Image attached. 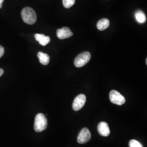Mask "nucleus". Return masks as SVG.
I'll return each mask as SVG.
<instances>
[{
	"instance_id": "4468645a",
	"label": "nucleus",
	"mask_w": 147,
	"mask_h": 147,
	"mask_svg": "<svg viewBox=\"0 0 147 147\" xmlns=\"http://www.w3.org/2000/svg\"><path fill=\"white\" fill-rule=\"evenodd\" d=\"M129 147H143V145L140 142L135 140H131L129 143Z\"/></svg>"
},
{
	"instance_id": "423d86ee",
	"label": "nucleus",
	"mask_w": 147,
	"mask_h": 147,
	"mask_svg": "<svg viewBox=\"0 0 147 147\" xmlns=\"http://www.w3.org/2000/svg\"><path fill=\"white\" fill-rule=\"evenodd\" d=\"M91 138V134L88 129L84 127L80 132L77 141L80 144H84L88 142Z\"/></svg>"
},
{
	"instance_id": "6e6552de",
	"label": "nucleus",
	"mask_w": 147,
	"mask_h": 147,
	"mask_svg": "<svg viewBox=\"0 0 147 147\" xmlns=\"http://www.w3.org/2000/svg\"><path fill=\"white\" fill-rule=\"evenodd\" d=\"M98 131L102 136H108L110 134V130L109 125L105 121H101L98 124Z\"/></svg>"
},
{
	"instance_id": "1a4fd4ad",
	"label": "nucleus",
	"mask_w": 147,
	"mask_h": 147,
	"mask_svg": "<svg viewBox=\"0 0 147 147\" xmlns=\"http://www.w3.org/2000/svg\"><path fill=\"white\" fill-rule=\"evenodd\" d=\"M36 39L42 46H46L50 42V38L42 34H36L34 35Z\"/></svg>"
},
{
	"instance_id": "2eb2a0df",
	"label": "nucleus",
	"mask_w": 147,
	"mask_h": 147,
	"mask_svg": "<svg viewBox=\"0 0 147 147\" xmlns=\"http://www.w3.org/2000/svg\"><path fill=\"white\" fill-rule=\"evenodd\" d=\"M4 53H5V49H4V48H3V47L0 45V58L1 57H2V56L3 55Z\"/></svg>"
},
{
	"instance_id": "f3484780",
	"label": "nucleus",
	"mask_w": 147,
	"mask_h": 147,
	"mask_svg": "<svg viewBox=\"0 0 147 147\" xmlns=\"http://www.w3.org/2000/svg\"><path fill=\"white\" fill-rule=\"evenodd\" d=\"M4 0H0V9L2 7V4Z\"/></svg>"
},
{
	"instance_id": "39448f33",
	"label": "nucleus",
	"mask_w": 147,
	"mask_h": 147,
	"mask_svg": "<svg viewBox=\"0 0 147 147\" xmlns=\"http://www.w3.org/2000/svg\"><path fill=\"white\" fill-rule=\"evenodd\" d=\"M86 101V96L83 94L78 95L74 100L72 107L74 111H78L81 110L84 106Z\"/></svg>"
},
{
	"instance_id": "ddd939ff",
	"label": "nucleus",
	"mask_w": 147,
	"mask_h": 147,
	"mask_svg": "<svg viewBox=\"0 0 147 147\" xmlns=\"http://www.w3.org/2000/svg\"><path fill=\"white\" fill-rule=\"evenodd\" d=\"M75 3V0H63V5L66 8H70Z\"/></svg>"
},
{
	"instance_id": "dca6fc26",
	"label": "nucleus",
	"mask_w": 147,
	"mask_h": 147,
	"mask_svg": "<svg viewBox=\"0 0 147 147\" xmlns=\"http://www.w3.org/2000/svg\"><path fill=\"white\" fill-rule=\"evenodd\" d=\"M3 73H4V71H3V70L2 69L0 68V77L3 74Z\"/></svg>"
},
{
	"instance_id": "0eeeda50",
	"label": "nucleus",
	"mask_w": 147,
	"mask_h": 147,
	"mask_svg": "<svg viewBox=\"0 0 147 147\" xmlns=\"http://www.w3.org/2000/svg\"><path fill=\"white\" fill-rule=\"evenodd\" d=\"M73 33L68 27H63L57 31V36L60 39H64L73 36Z\"/></svg>"
},
{
	"instance_id": "f8f14e48",
	"label": "nucleus",
	"mask_w": 147,
	"mask_h": 147,
	"mask_svg": "<svg viewBox=\"0 0 147 147\" xmlns=\"http://www.w3.org/2000/svg\"><path fill=\"white\" fill-rule=\"evenodd\" d=\"M137 21L140 24H143L146 21V16L142 11H137L135 13Z\"/></svg>"
},
{
	"instance_id": "f257e3e1",
	"label": "nucleus",
	"mask_w": 147,
	"mask_h": 147,
	"mask_svg": "<svg viewBox=\"0 0 147 147\" xmlns=\"http://www.w3.org/2000/svg\"><path fill=\"white\" fill-rule=\"evenodd\" d=\"M21 18L25 23L33 25L37 21V15L32 8L25 7L21 11Z\"/></svg>"
},
{
	"instance_id": "20e7f679",
	"label": "nucleus",
	"mask_w": 147,
	"mask_h": 147,
	"mask_svg": "<svg viewBox=\"0 0 147 147\" xmlns=\"http://www.w3.org/2000/svg\"><path fill=\"white\" fill-rule=\"evenodd\" d=\"M109 96L111 102L114 104L121 106L125 102V98L119 92L115 90L111 91Z\"/></svg>"
},
{
	"instance_id": "9b49d317",
	"label": "nucleus",
	"mask_w": 147,
	"mask_h": 147,
	"mask_svg": "<svg viewBox=\"0 0 147 147\" xmlns=\"http://www.w3.org/2000/svg\"><path fill=\"white\" fill-rule=\"evenodd\" d=\"M38 57L39 58V61L40 63L42 65H47L50 62V56L45 53L42 52H39L38 53Z\"/></svg>"
},
{
	"instance_id": "7ed1b4c3",
	"label": "nucleus",
	"mask_w": 147,
	"mask_h": 147,
	"mask_svg": "<svg viewBox=\"0 0 147 147\" xmlns=\"http://www.w3.org/2000/svg\"><path fill=\"white\" fill-rule=\"evenodd\" d=\"M90 57L91 55L89 52L81 53L75 59L74 64L77 68H81L89 62Z\"/></svg>"
},
{
	"instance_id": "f03ea898",
	"label": "nucleus",
	"mask_w": 147,
	"mask_h": 147,
	"mask_svg": "<svg viewBox=\"0 0 147 147\" xmlns=\"http://www.w3.org/2000/svg\"><path fill=\"white\" fill-rule=\"evenodd\" d=\"M47 126V119L44 114L38 113L35 118L34 130L37 132L45 130Z\"/></svg>"
},
{
	"instance_id": "9d476101",
	"label": "nucleus",
	"mask_w": 147,
	"mask_h": 147,
	"mask_svg": "<svg viewBox=\"0 0 147 147\" xmlns=\"http://www.w3.org/2000/svg\"><path fill=\"white\" fill-rule=\"evenodd\" d=\"M110 26V21L107 19H102L98 22L96 24L97 28L100 31H104Z\"/></svg>"
}]
</instances>
